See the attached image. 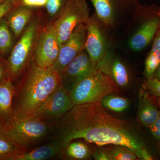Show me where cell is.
<instances>
[{"label":"cell","mask_w":160,"mask_h":160,"mask_svg":"<svg viewBox=\"0 0 160 160\" xmlns=\"http://www.w3.org/2000/svg\"><path fill=\"white\" fill-rule=\"evenodd\" d=\"M59 50L54 26H49L43 31L38 43L35 63L41 68H51L58 59Z\"/></svg>","instance_id":"obj_13"},{"label":"cell","mask_w":160,"mask_h":160,"mask_svg":"<svg viewBox=\"0 0 160 160\" xmlns=\"http://www.w3.org/2000/svg\"><path fill=\"white\" fill-rule=\"evenodd\" d=\"M160 64L159 61L155 56L151 53H149L145 62L144 71V74L147 79L152 78L155 71Z\"/></svg>","instance_id":"obj_24"},{"label":"cell","mask_w":160,"mask_h":160,"mask_svg":"<svg viewBox=\"0 0 160 160\" xmlns=\"http://www.w3.org/2000/svg\"><path fill=\"white\" fill-rule=\"evenodd\" d=\"M74 106L69 92L61 84L42 104L34 118L53 125Z\"/></svg>","instance_id":"obj_9"},{"label":"cell","mask_w":160,"mask_h":160,"mask_svg":"<svg viewBox=\"0 0 160 160\" xmlns=\"http://www.w3.org/2000/svg\"><path fill=\"white\" fill-rule=\"evenodd\" d=\"M87 36L85 49L92 61L97 65L115 50L116 41L112 31L98 17L95 12L86 24Z\"/></svg>","instance_id":"obj_6"},{"label":"cell","mask_w":160,"mask_h":160,"mask_svg":"<svg viewBox=\"0 0 160 160\" xmlns=\"http://www.w3.org/2000/svg\"><path fill=\"white\" fill-rule=\"evenodd\" d=\"M9 78L7 66L0 62V84Z\"/></svg>","instance_id":"obj_31"},{"label":"cell","mask_w":160,"mask_h":160,"mask_svg":"<svg viewBox=\"0 0 160 160\" xmlns=\"http://www.w3.org/2000/svg\"><path fill=\"white\" fill-rule=\"evenodd\" d=\"M158 149H159V150L160 155V141L159 144Z\"/></svg>","instance_id":"obj_35"},{"label":"cell","mask_w":160,"mask_h":160,"mask_svg":"<svg viewBox=\"0 0 160 160\" xmlns=\"http://www.w3.org/2000/svg\"><path fill=\"white\" fill-rule=\"evenodd\" d=\"M89 13L86 0H66L61 16L53 25L60 47L66 42L78 26L86 24L90 17Z\"/></svg>","instance_id":"obj_7"},{"label":"cell","mask_w":160,"mask_h":160,"mask_svg":"<svg viewBox=\"0 0 160 160\" xmlns=\"http://www.w3.org/2000/svg\"><path fill=\"white\" fill-rule=\"evenodd\" d=\"M151 134L155 138L160 141V116L149 127Z\"/></svg>","instance_id":"obj_30"},{"label":"cell","mask_w":160,"mask_h":160,"mask_svg":"<svg viewBox=\"0 0 160 160\" xmlns=\"http://www.w3.org/2000/svg\"><path fill=\"white\" fill-rule=\"evenodd\" d=\"M92 156L89 147L85 143L72 141L63 150V159L86 160Z\"/></svg>","instance_id":"obj_20"},{"label":"cell","mask_w":160,"mask_h":160,"mask_svg":"<svg viewBox=\"0 0 160 160\" xmlns=\"http://www.w3.org/2000/svg\"><path fill=\"white\" fill-rule=\"evenodd\" d=\"M146 86L152 94L160 98V80L152 78L148 79L146 82Z\"/></svg>","instance_id":"obj_25"},{"label":"cell","mask_w":160,"mask_h":160,"mask_svg":"<svg viewBox=\"0 0 160 160\" xmlns=\"http://www.w3.org/2000/svg\"><path fill=\"white\" fill-rule=\"evenodd\" d=\"M98 17L112 31L117 30L132 12L139 0H90Z\"/></svg>","instance_id":"obj_8"},{"label":"cell","mask_w":160,"mask_h":160,"mask_svg":"<svg viewBox=\"0 0 160 160\" xmlns=\"http://www.w3.org/2000/svg\"><path fill=\"white\" fill-rule=\"evenodd\" d=\"M31 15V10L24 7L15 9L9 13L7 20L16 37H18L22 33Z\"/></svg>","instance_id":"obj_18"},{"label":"cell","mask_w":160,"mask_h":160,"mask_svg":"<svg viewBox=\"0 0 160 160\" xmlns=\"http://www.w3.org/2000/svg\"><path fill=\"white\" fill-rule=\"evenodd\" d=\"M27 151L0 130V160H13L15 157Z\"/></svg>","instance_id":"obj_19"},{"label":"cell","mask_w":160,"mask_h":160,"mask_svg":"<svg viewBox=\"0 0 160 160\" xmlns=\"http://www.w3.org/2000/svg\"><path fill=\"white\" fill-rule=\"evenodd\" d=\"M5 1V0H0V2H3V1Z\"/></svg>","instance_id":"obj_36"},{"label":"cell","mask_w":160,"mask_h":160,"mask_svg":"<svg viewBox=\"0 0 160 160\" xmlns=\"http://www.w3.org/2000/svg\"><path fill=\"white\" fill-rule=\"evenodd\" d=\"M48 0H23V3L28 6L39 7L46 5Z\"/></svg>","instance_id":"obj_32"},{"label":"cell","mask_w":160,"mask_h":160,"mask_svg":"<svg viewBox=\"0 0 160 160\" xmlns=\"http://www.w3.org/2000/svg\"><path fill=\"white\" fill-rule=\"evenodd\" d=\"M115 94L111 93L105 96L100 102L101 106L105 109L118 112L128 109L130 105L129 100Z\"/></svg>","instance_id":"obj_21"},{"label":"cell","mask_w":160,"mask_h":160,"mask_svg":"<svg viewBox=\"0 0 160 160\" xmlns=\"http://www.w3.org/2000/svg\"><path fill=\"white\" fill-rule=\"evenodd\" d=\"M155 97V103L157 106H158V108L159 109L160 111V98Z\"/></svg>","instance_id":"obj_34"},{"label":"cell","mask_w":160,"mask_h":160,"mask_svg":"<svg viewBox=\"0 0 160 160\" xmlns=\"http://www.w3.org/2000/svg\"><path fill=\"white\" fill-rule=\"evenodd\" d=\"M87 30L86 24L78 26L66 42L60 47L56 62L50 69L62 73L66 66L85 48Z\"/></svg>","instance_id":"obj_12"},{"label":"cell","mask_w":160,"mask_h":160,"mask_svg":"<svg viewBox=\"0 0 160 160\" xmlns=\"http://www.w3.org/2000/svg\"><path fill=\"white\" fill-rule=\"evenodd\" d=\"M82 139L99 146H126L138 157L146 148L131 123L109 114L100 102L75 105L53 125L50 140L63 149L72 141Z\"/></svg>","instance_id":"obj_1"},{"label":"cell","mask_w":160,"mask_h":160,"mask_svg":"<svg viewBox=\"0 0 160 160\" xmlns=\"http://www.w3.org/2000/svg\"><path fill=\"white\" fill-rule=\"evenodd\" d=\"M35 26L31 24L26 29L15 46L6 64L9 78L16 81L26 67L35 34Z\"/></svg>","instance_id":"obj_11"},{"label":"cell","mask_w":160,"mask_h":160,"mask_svg":"<svg viewBox=\"0 0 160 160\" xmlns=\"http://www.w3.org/2000/svg\"><path fill=\"white\" fill-rule=\"evenodd\" d=\"M138 107V119L144 127H149L160 116L158 106L143 89L139 92Z\"/></svg>","instance_id":"obj_17"},{"label":"cell","mask_w":160,"mask_h":160,"mask_svg":"<svg viewBox=\"0 0 160 160\" xmlns=\"http://www.w3.org/2000/svg\"><path fill=\"white\" fill-rule=\"evenodd\" d=\"M62 0H48L46 3V9L48 13L54 15L58 11L62 5Z\"/></svg>","instance_id":"obj_27"},{"label":"cell","mask_w":160,"mask_h":160,"mask_svg":"<svg viewBox=\"0 0 160 160\" xmlns=\"http://www.w3.org/2000/svg\"><path fill=\"white\" fill-rule=\"evenodd\" d=\"M11 30L5 18L0 20V53H6L12 45Z\"/></svg>","instance_id":"obj_23"},{"label":"cell","mask_w":160,"mask_h":160,"mask_svg":"<svg viewBox=\"0 0 160 160\" xmlns=\"http://www.w3.org/2000/svg\"><path fill=\"white\" fill-rule=\"evenodd\" d=\"M15 86L10 78L0 84V129L9 125L14 119L13 99Z\"/></svg>","instance_id":"obj_15"},{"label":"cell","mask_w":160,"mask_h":160,"mask_svg":"<svg viewBox=\"0 0 160 160\" xmlns=\"http://www.w3.org/2000/svg\"><path fill=\"white\" fill-rule=\"evenodd\" d=\"M152 78H154L156 79L160 80V64L158 66L157 69L155 71Z\"/></svg>","instance_id":"obj_33"},{"label":"cell","mask_w":160,"mask_h":160,"mask_svg":"<svg viewBox=\"0 0 160 160\" xmlns=\"http://www.w3.org/2000/svg\"><path fill=\"white\" fill-rule=\"evenodd\" d=\"M149 53L154 55L160 62V26L152 41V45Z\"/></svg>","instance_id":"obj_26"},{"label":"cell","mask_w":160,"mask_h":160,"mask_svg":"<svg viewBox=\"0 0 160 160\" xmlns=\"http://www.w3.org/2000/svg\"><path fill=\"white\" fill-rule=\"evenodd\" d=\"M160 26V6L152 4L138 5L132 12L125 33L127 46L139 52L153 41Z\"/></svg>","instance_id":"obj_3"},{"label":"cell","mask_w":160,"mask_h":160,"mask_svg":"<svg viewBox=\"0 0 160 160\" xmlns=\"http://www.w3.org/2000/svg\"><path fill=\"white\" fill-rule=\"evenodd\" d=\"M97 67L110 77L120 88H126L130 84L131 74L129 67L115 50L109 52Z\"/></svg>","instance_id":"obj_14"},{"label":"cell","mask_w":160,"mask_h":160,"mask_svg":"<svg viewBox=\"0 0 160 160\" xmlns=\"http://www.w3.org/2000/svg\"><path fill=\"white\" fill-rule=\"evenodd\" d=\"M13 5L12 0H5L0 2V20L10 11Z\"/></svg>","instance_id":"obj_28"},{"label":"cell","mask_w":160,"mask_h":160,"mask_svg":"<svg viewBox=\"0 0 160 160\" xmlns=\"http://www.w3.org/2000/svg\"><path fill=\"white\" fill-rule=\"evenodd\" d=\"M91 153L92 158L95 160H109V155L106 149L98 148Z\"/></svg>","instance_id":"obj_29"},{"label":"cell","mask_w":160,"mask_h":160,"mask_svg":"<svg viewBox=\"0 0 160 160\" xmlns=\"http://www.w3.org/2000/svg\"><path fill=\"white\" fill-rule=\"evenodd\" d=\"M53 125L35 118H14L11 123L0 129L18 146L29 150L50 140Z\"/></svg>","instance_id":"obj_4"},{"label":"cell","mask_w":160,"mask_h":160,"mask_svg":"<svg viewBox=\"0 0 160 160\" xmlns=\"http://www.w3.org/2000/svg\"><path fill=\"white\" fill-rule=\"evenodd\" d=\"M97 68V65L92 61L84 48L59 74L61 85L66 91L70 92Z\"/></svg>","instance_id":"obj_10"},{"label":"cell","mask_w":160,"mask_h":160,"mask_svg":"<svg viewBox=\"0 0 160 160\" xmlns=\"http://www.w3.org/2000/svg\"><path fill=\"white\" fill-rule=\"evenodd\" d=\"M62 147L57 142L49 140L15 157L13 160H46L54 158L62 159Z\"/></svg>","instance_id":"obj_16"},{"label":"cell","mask_w":160,"mask_h":160,"mask_svg":"<svg viewBox=\"0 0 160 160\" xmlns=\"http://www.w3.org/2000/svg\"><path fill=\"white\" fill-rule=\"evenodd\" d=\"M109 160H135L138 159L133 150L126 146L113 145L106 149Z\"/></svg>","instance_id":"obj_22"},{"label":"cell","mask_w":160,"mask_h":160,"mask_svg":"<svg viewBox=\"0 0 160 160\" xmlns=\"http://www.w3.org/2000/svg\"><path fill=\"white\" fill-rule=\"evenodd\" d=\"M61 84L59 74L31 64L17 86L13 99L14 117L33 118L39 108Z\"/></svg>","instance_id":"obj_2"},{"label":"cell","mask_w":160,"mask_h":160,"mask_svg":"<svg viewBox=\"0 0 160 160\" xmlns=\"http://www.w3.org/2000/svg\"><path fill=\"white\" fill-rule=\"evenodd\" d=\"M120 88L100 68L84 79L69 93L75 105L100 102L107 95L118 93Z\"/></svg>","instance_id":"obj_5"}]
</instances>
